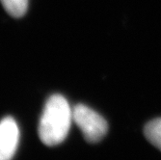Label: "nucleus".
<instances>
[{"mask_svg": "<svg viewBox=\"0 0 161 160\" xmlns=\"http://www.w3.org/2000/svg\"><path fill=\"white\" fill-rule=\"evenodd\" d=\"M72 109L61 95H52L47 101L39 124V136L47 146L61 144L69 131Z\"/></svg>", "mask_w": 161, "mask_h": 160, "instance_id": "f257e3e1", "label": "nucleus"}, {"mask_svg": "<svg viewBox=\"0 0 161 160\" xmlns=\"http://www.w3.org/2000/svg\"><path fill=\"white\" fill-rule=\"evenodd\" d=\"M72 117L74 122L89 143H97L106 135L108 130L107 122L92 108L84 104H77L72 109Z\"/></svg>", "mask_w": 161, "mask_h": 160, "instance_id": "f03ea898", "label": "nucleus"}, {"mask_svg": "<svg viewBox=\"0 0 161 160\" xmlns=\"http://www.w3.org/2000/svg\"><path fill=\"white\" fill-rule=\"evenodd\" d=\"M19 140V126L13 118L6 117L0 122V160H12Z\"/></svg>", "mask_w": 161, "mask_h": 160, "instance_id": "7ed1b4c3", "label": "nucleus"}, {"mask_svg": "<svg viewBox=\"0 0 161 160\" xmlns=\"http://www.w3.org/2000/svg\"><path fill=\"white\" fill-rule=\"evenodd\" d=\"M144 132L146 138L161 151V118L154 119L148 123L145 126Z\"/></svg>", "mask_w": 161, "mask_h": 160, "instance_id": "20e7f679", "label": "nucleus"}, {"mask_svg": "<svg viewBox=\"0 0 161 160\" xmlns=\"http://www.w3.org/2000/svg\"><path fill=\"white\" fill-rule=\"evenodd\" d=\"M10 16L21 18L24 16L28 8V0H0Z\"/></svg>", "mask_w": 161, "mask_h": 160, "instance_id": "39448f33", "label": "nucleus"}]
</instances>
